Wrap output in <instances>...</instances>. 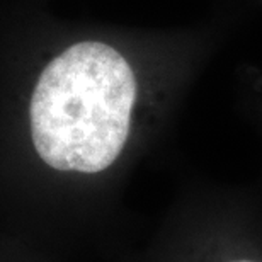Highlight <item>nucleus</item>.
I'll list each match as a JSON object with an SVG mask.
<instances>
[{
    "label": "nucleus",
    "instance_id": "f257e3e1",
    "mask_svg": "<svg viewBox=\"0 0 262 262\" xmlns=\"http://www.w3.org/2000/svg\"><path fill=\"white\" fill-rule=\"evenodd\" d=\"M148 53L131 41L89 34L45 53L28 99L29 143L61 174L97 176L133 135Z\"/></svg>",
    "mask_w": 262,
    "mask_h": 262
},
{
    "label": "nucleus",
    "instance_id": "f03ea898",
    "mask_svg": "<svg viewBox=\"0 0 262 262\" xmlns=\"http://www.w3.org/2000/svg\"><path fill=\"white\" fill-rule=\"evenodd\" d=\"M233 262H257V260H249V259H242V260H233Z\"/></svg>",
    "mask_w": 262,
    "mask_h": 262
}]
</instances>
